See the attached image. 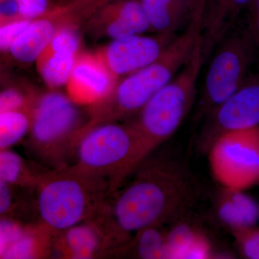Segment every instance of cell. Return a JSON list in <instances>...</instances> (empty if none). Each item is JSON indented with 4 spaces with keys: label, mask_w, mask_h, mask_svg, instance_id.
Segmentation results:
<instances>
[{
    "label": "cell",
    "mask_w": 259,
    "mask_h": 259,
    "mask_svg": "<svg viewBox=\"0 0 259 259\" xmlns=\"http://www.w3.org/2000/svg\"><path fill=\"white\" fill-rule=\"evenodd\" d=\"M134 180L105 207L107 215L128 236L146 227L165 226L187 214L199 187L185 163L167 155L148 157Z\"/></svg>",
    "instance_id": "1"
},
{
    "label": "cell",
    "mask_w": 259,
    "mask_h": 259,
    "mask_svg": "<svg viewBox=\"0 0 259 259\" xmlns=\"http://www.w3.org/2000/svg\"><path fill=\"white\" fill-rule=\"evenodd\" d=\"M208 151L211 172L221 187L244 191L259 184V126L221 135Z\"/></svg>",
    "instance_id": "7"
},
{
    "label": "cell",
    "mask_w": 259,
    "mask_h": 259,
    "mask_svg": "<svg viewBox=\"0 0 259 259\" xmlns=\"http://www.w3.org/2000/svg\"><path fill=\"white\" fill-rule=\"evenodd\" d=\"M97 177L76 168L42 181L37 208L44 226L62 232L86 220L97 204Z\"/></svg>",
    "instance_id": "5"
},
{
    "label": "cell",
    "mask_w": 259,
    "mask_h": 259,
    "mask_svg": "<svg viewBox=\"0 0 259 259\" xmlns=\"http://www.w3.org/2000/svg\"><path fill=\"white\" fill-rule=\"evenodd\" d=\"M250 0H210L202 25L204 55L231 32L242 10Z\"/></svg>",
    "instance_id": "16"
},
{
    "label": "cell",
    "mask_w": 259,
    "mask_h": 259,
    "mask_svg": "<svg viewBox=\"0 0 259 259\" xmlns=\"http://www.w3.org/2000/svg\"><path fill=\"white\" fill-rule=\"evenodd\" d=\"M139 138L131 122H102L87 131L76 148L78 169L111 178L112 189L140 165Z\"/></svg>",
    "instance_id": "4"
},
{
    "label": "cell",
    "mask_w": 259,
    "mask_h": 259,
    "mask_svg": "<svg viewBox=\"0 0 259 259\" xmlns=\"http://www.w3.org/2000/svg\"><path fill=\"white\" fill-rule=\"evenodd\" d=\"M219 222L231 232L256 226L259 204L243 191L223 187L214 203Z\"/></svg>",
    "instance_id": "15"
},
{
    "label": "cell",
    "mask_w": 259,
    "mask_h": 259,
    "mask_svg": "<svg viewBox=\"0 0 259 259\" xmlns=\"http://www.w3.org/2000/svg\"><path fill=\"white\" fill-rule=\"evenodd\" d=\"M218 44L204 76L200 115H209L241 88L258 50L247 29L229 32Z\"/></svg>",
    "instance_id": "6"
},
{
    "label": "cell",
    "mask_w": 259,
    "mask_h": 259,
    "mask_svg": "<svg viewBox=\"0 0 259 259\" xmlns=\"http://www.w3.org/2000/svg\"><path fill=\"white\" fill-rule=\"evenodd\" d=\"M80 47V37L74 28L61 26L36 61L37 70L50 88L66 85L74 69Z\"/></svg>",
    "instance_id": "12"
},
{
    "label": "cell",
    "mask_w": 259,
    "mask_h": 259,
    "mask_svg": "<svg viewBox=\"0 0 259 259\" xmlns=\"http://www.w3.org/2000/svg\"><path fill=\"white\" fill-rule=\"evenodd\" d=\"M209 115L201 141L207 150L221 135L259 126V64L241 88Z\"/></svg>",
    "instance_id": "8"
},
{
    "label": "cell",
    "mask_w": 259,
    "mask_h": 259,
    "mask_svg": "<svg viewBox=\"0 0 259 259\" xmlns=\"http://www.w3.org/2000/svg\"><path fill=\"white\" fill-rule=\"evenodd\" d=\"M97 24L98 32L111 40L150 30L139 0H119L109 5L100 15Z\"/></svg>",
    "instance_id": "13"
},
{
    "label": "cell",
    "mask_w": 259,
    "mask_h": 259,
    "mask_svg": "<svg viewBox=\"0 0 259 259\" xmlns=\"http://www.w3.org/2000/svg\"><path fill=\"white\" fill-rule=\"evenodd\" d=\"M210 0H190L191 15L190 24L202 30V25L206 10Z\"/></svg>",
    "instance_id": "29"
},
{
    "label": "cell",
    "mask_w": 259,
    "mask_h": 259,
    "mask_svg": "<svg viewBox=\"0 0 259 259\" xmlns=\"http://www.w3.org/2000/svg\"><path fill=\"white\" fill-rule=\"evenodd\" d=\"M60 241L61 251L68 258H93L102 250H115L117 245L100 222L98 226L81 222L65 230Z\"/></svg>",
    "instance_id": "14"
},
{
    "label": "cell",
    "mask_w": 259,
    "mask_h": 259,
    "mask_svg": "<svg viewBox=\"0 0 259 259\" xmlns=\"http://www.w3.org/2000/svg\"><path fill=\"white\" fill-rule=\"evenodd\" d=\"M28 94L23 88L10 87L0 92V114L25 110L29 104Z\"/></svg>",
    "instance_id": "25"
},
{
    "label": "cell",
    "mask_w": 259,
    "mask_h": 259,
    "mask_svg": "<svg viewBox=\"0 0 259 259\" xmlns=\"http://www.w3.org/2000/svg\"><path fill=\"white\" fill-rule=\"evenodd\" d=\"M166 229L164 226L146 227L116 250L132 252L139 258L166 259Z\"/></svg>",
    "instance_id": "19"
},
{
    "label": "cell",
    "mask_w": 259,
    "mask_h": 259,
    "mask_svg": "<svg viewBox=\"0 0 259 259\" xmlns=\"http://www.w3.org/2000/svg\"><path fill=\"white\" fill-rule=\"evenodd\" d=\"M12 204V193L9 184L0 180V215L10 209Z\"/></svg>",
    "instance_id": "30"
},
{
    "label": "cell",
    "mask_w": 259,
    "mask_h": 259,
    "mask_svg": "<svg viewBox=\"0 0 259 259\" xmlns=\"http://www.w3.org/2000/svg\"><path fill=\"white\" fill-rule=\"evenodd\" d=\"M21 157L13 151L0 150V180L8 184L14 183L23 174Z\"/></svg>",
    "instance_id": "24"
},
{
    "label": "cell",
    "mask_w": 259,
    "mask_h": 259,
    "mask_svg": "<svg viewBox=\"0 0 259 259\" xmlns=\"http://www.w3.org/2000/svg\"><path fill=\"white\" fill-rule=\"evenodd\" d=\"M205 55L202 35L183 67L131 121L139 138L140 163L177 132L193 106Z\"/></svg>",
    "instance_id": "2"
},
{
    "label": "cell",
    "mask_w": 259,
    "mask_h": 259,
    "mask_svg": "<svg viewBox=\"0 0 259 259\" xmlns=\"http://www.w3.org/2000/svg\"><path fill=\"white\" fill-rule=\"evenodd\" d=\"M10 246L9 242L0 233V256L3 255L7 248Z\"/></svg>",
    "instance_id": "31"
},
{
    "label": "cell",
    "mask_w": 259,
    "mask_h": 259,
    "mask_svg": "<svg viewBox=\"0 0 259 259\" xmlns=\"http://www.w3.org/2000/svg\"><path fill=\"white\" fill-rule=\"evenodd\" d=\"M248 8L247 30L259 50V0H250Z\"/></svg>",
    "instance_id": "28"
},
{
    "label": "cell",
    "mask_w": 259,
    "mask_h": 259,
    "mask_svg": "<svg viewBox=\"0 0 259 259\" xmlns=\"http://www.w3.org/2000/svg\"><path fill=\"white\" fill-rule=\"evenodd\" d=\"M30 125L31 117L25 110L0 114V150L6 149L23 139Z\"/></svg>",
    "instance_id": "21"
},
{
    "label": "cell",
    "mask_w": 259,
    "mask_h": 259,
    "mask_svg": "<svg viewBox=\"0 0 259 259\" xmlns=\"http://www.w3.org/2000/svg\"><path fill=\"white\" fill-rule=\"evenodd\" d=\"M189 214L166 228V259H183L190 245L204 233L199 225L189 219Z\"/></svg>",
    "instance_id": "20"
},
{
    "label": "cell",
    "mask_w": 259,
    "mask_h": 259,
    "mask_svg": "<svg viewBox=\"0 0 259 259\" xmlns=\"http://www.w3.org/2000/svg\"><path fill=\"white\" fill-rule=\"evenodd\" d=\"M118 80L99 54L79 55L66 85L68 96L77 105H97L110 95Z\"/></svg>",
    "instance_id": "11"
},
{
    "label": "cell",
    "mask_w": 259,
    "mask_h": 259,
    "mask_svg": "<svg viewBox=\"0 0 259 259\" xmlns=\"http://www.w3.org/2000/svg\"><path fill=\"white\" fill-rule=\"evenodd\" d=\"M175 34H144L112 40L99 52L107 67L117 79L151 64L175 38Z\"/></svg>",
    "instance_id": "10"
},
{
    "label": "cell",
    "mask_w": 259,
    "mask_h": 259,
    "mask_svg": "<svg viewBox=\"0 0 259 259\" xmlns=\"http://www.w3.org/2000/svg\"><path fill=\"white\" fill-rule=\"evenodd\" d=\"M201 35V29L189 25L156 61L119 79L110 95L98 104L99 122H117L137 115L183 67Z\"/></svg>",
    "instance_id": "3"
},
{
    "label": "cell",
    "mask_w": 259,
    "mask_h": 259,
    "mask_svg": "<svg viewBox=\"0 0 259 259\" xmlns=\"http://www.w3.org/2000/svg\"><path fill=\"white\" fill-rule=\"evenodd\" d=\"M48 228L37 233H24L23 236L10 245L2 258L8 259L34 258L40 256L47 246Z\"/></svg>",
    "instance_id": "22"
},
{
    "label": "cell",
    "mask_w": 259,
    "mask_h": 259,
    "mask_svg": "<svg viewBox=\"0 0 259 259\" xmlns=\"http://www.w3.org/2000/svg\"><path fill=\"white\" fill-rule=\"evenodd\" d=\"M68 95L50 92L35 102L30 131L39 148L56 147L74 134L80 122V112Z\"/></svg>",
    "instance_id": "9"
},
{
    "label": "cell",
    "mask_w": 259,
    "mask_h": 259,
    "mask_svg": "<svg viewBox=\"0 0 259 259\" xmlns=\"http://www.w3.org/2000/svg\"><path fill=\"white\" fill-rule=\"evenodd\" d=\"M30 20L19 18L0 24V52L9 51L15 39L28 26Z\"/></svg>",
    "instance_id": "26"
},
{
    "label": "cell",
    "mask_w": 259,
    "mask_h": 259,
    "mask_svg": "<svg viewBox=\"0 0 259 259\" xmlns=\"http://www.w3.org/2000/svg\"><path fill=\"white\" fill-rule=\"evenodd\" d=\"M149 25L156 34H175L186 20L190 22V0H139Z\"/></svg>",
    "instance_id": "17"
},
{
    "label": "cell",
    "mask_w": 259,
    "mask_h": 259,
    "mask_svg": "<svg viewBox=\"0 0 259 259\" xmlns=\"http://www.w3.org/2000/svg\"><path fill=\"white\" fill-rule=\"evenodd\" d=\"M237 248L245 258L259 259V227L231 232Z\"/></svg>",
    "instance_id": "23"
},
{
    "label": "cell",
    "mask_w": 259,
    "mask_h": 259,
    "mask_svg": "<svg viewBox=\"0 0 259 259\" xmlns=\"http://www.w3.org/2000/svg\"><path fill=\"white\" fill-rule=\"evenodd\" d=\"M57 29L50 19L37 18L31 20L8 51L19 62H36L50 44Z\"/></svg>",
    "instance_id": "18"
},
{
    "label": "cell",
    "mask_w": 259,
    "mask_h": 259,
    "mask_svg": "<svg viewBox=\"0 0 259 259\" xmlns=\"http://www.w3.org/2000/svg\"><path fill=\"white\" fill-rule=\"evenodd\" d=\"M22 18L33 20L41 16L47 9L49 0H15Z\"/></svg>",
    "instance_id": "27"
}]
</instances>
